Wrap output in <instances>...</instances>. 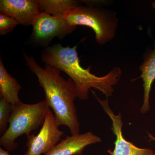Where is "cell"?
<instances>
[{"label":"cell","instance_id":"ba28073f","mask_svg":"<svg viewBox=\"0 0 155 155\" xmlns=\"http://www.w3.org/2000/svg\"><path fill=\"white\" fill-rule=\"evenodd\" d=\"M0 12L24 26L32 25L40 13L38 0H1Z\"/></svg>","mask_w":155,"mask_h":155},{"label":"cell","instance_id":"3957f363","mask_svg":"<svg viewBox=\"0 0 155 155\" xmlns=\"http://www.w3.org/2000/svg\"><path fill=\"white\" fill-rule=\"evenodd\" d=\"M12 107L8 127L0 138V145L8 151L17 149L19 145L16 140L20 136H28L42 125L50 109L45 100L32 104L20 101Z\"/></svg>","mask_w":155,"mask_h":155},{"label":"cell","instance_id":"5b68a950","mask_svg":"<svg viewBox=\"0 0 155 155\" xmlns=\"http://www.w3.org/2000/svg\"><path fill=\"white\" fill-rule=\"evenodd\" d=\"M31 25L33 30L31 38L42 46L47 45L55 37L62 39L76 28L63 17H55L45 12H40Z\"/></svg>","mask_w":155,"mask_h":155},{"label":"cell","instance_id":"9a60e30c","mask_svg":"<svg viewBox=\"0 0 155 155\" xmlns=\"http://www.w3.org/2000/svg\"><path fill=\"white\" fill-rule=\"evenodd\" d=\"M0 155H10L8 151L5 150L2 147L0 148Z\"/></svg>","mask_w":155,"mask_h":155},{"label":"cell","instance_id":"30bf717a","mask_svg":"<svg viewBox=\"0 0 155 155\" xmlns=\"http://www.w3.org/2000/svg\"><path fill=\"white\" fill-rule=\"evenodd\" d=\"M141 72L140 77L143 81V100L140 109L141 114L150 110V95L152 85L155 79V44L153 49L147 54L144 61L140 67Z\"/></svg>","mask_w":155,"mask_h":155},{"label":"cell","instance_id":"8992f818","mask_svg":"<svg viewBox=\"0 0 155 155\" xmlns=\"http://www.w3.org/2000/svg\"><path fill=\"white\" fill-rule=\"evenodd\" d=\"M56 125L54 115L51 109L37 135L27 136V150L24 155H44L48 153L61 139L64 132Z\"/></svg>","mask_w":155,"mask_h":155},{"label":"cell","instance_id":"52a82bcc","mask_svg":"<svg viewBox=\"0 0 155 155\" xmlns=\"http://www.w3.org/2000/svg\"><path fill=\"white\" fill-rule=\"evenodd\" d=\"M92 91L112 121V130L116 139L114 150H109L108 153L111 155H155V153L150 149L138 147L125 139L122 131L123 123L122 114L119 113L118 115H115L110 108L108 98L106 100H101L94 91Z\"/></svg>","mask_w":155,"mask_h":155},{"label":"cell","instance_id":"7c38bea8","mask_svg":"<svg viewBox=\"0 0 155 155\" xmlns=\"http://www.w3.org/2000/svg\"><path fill=\"white\" fill-rule=\"evenodd\" d=\"M40 12H45L55 17H62L68 11L80 5L73 0H38Z\"/></svg>","mask_w":155,"mask_h":155},{"label":"cell","instance_id":"8fae6325","mask_svg":"<svg viewBox=\"0 0 155 155\" xmlns=\"http://www.w3.org/2000/svg\"><path fill=\"white\" fill-rule=\"evenodd\" d=\"M21 86L16 78L8 72L0 58V97L12 105L20 101L19 98Z\"/></svg>","mask_w":155,"mask_h":155},{"label":"cell","instance_id":"7a4b0ae2","mask_svg":"<svg viewBox=\"0 0 155 155\" xmlns=\"http://www.w3.org/2000/svg\"><path fill=\"white\" fill-rule=\"evenodd\" d=\"M77 46L64 47L58 44L45 48L41 54V59L45 64L58 68L69 75L76 85L78 97L87 99L91 88L98 90L107 98L113 95V86L118 83L122 75L121 69L115 67L108 73L98 77L90 72L91 67L84 69L81 66Z\"/></svg>","mask_w":155,"mask_h":155},{"label":"cell","instance_id":"5bb4252c","mask_svg":"<svg viewBox=\"0 0 155 155\" xmlns=\"http://www.w3.org/2000/svg\"><path fill=\"white\" fill-rule=\"evenodd\" d=\"M19 24L12 17L0 12V35H5L9 33Z\"/></svg>","mask_w":155,"mask_h":155},{"label":"cell","instance_id":"2e32d148","mask_svg":"<svg viewBox=\"0 0 155 155\" xmlns=\"http://www.w3.org/2000/svg\"><path fill=\"white\" fill-rule=\"evenodd\" d=\"M148 134L150 140H154L155 141V137H154L152 135L150 134L149 133Z\"/></svg>","mask_w":155,"mask_h":155},{"label":"cell","instance_id":"9c48e42d","mask_svg":"<svg viewBox=\"0 0 155 155\" xmlns=\"http://www.w3.org/2000/svg\"><path fill=\"white\" fill-rule=\"evenodd\" d=\"M102 141V139L91 131L78 135L68 136L44 155H73L82 152L89 145Z\"/></svg>","mask_w":155,"mask_h":155},{"label":"cell","instance_id":"4fadbf2b","mask_svg":"<svg viewBox=\"0 0 155 155\" xmlns=\"http://www.w3.org/2000/svg\"><path fill=\"white\" fill-rule=\"evenodd\" d=\"M12 104L2 97H0V135H3L8 129Z\"/></svg>","mask_w":155,"mask_h":155},{"label":"cell","instance_id":"ac0fdd59","mask_svg":"<svg viewBox=\"0 0 155 155\" xmlns=\"http://www.w3.org/2000/svg\"><path fill=\"white\" fill-rule=\"evenodd\" d=\"M152 7L154 9H155V2H153L152 3Z\"/></svg>","mask_w":155,"mask_h":155},{"label":"cell","instance_id":"277c9868","mask_svg":"<svg viewBox=\"0 0 155 155\" xmlns=\"http://www.w3.org/2000/svg\"><path fill=\"white\" fill-rule=\"evenodd\" d=\"M116 14L113 11L94 8L91 5H79L67 12L64 18L70 25L76 27H90L95 34L98 44L104 45L115 36L118 27Z\"/></svg>","mask_w":155,"mask_h":155},{"label":"cell","instance_id":"6da1fadb","mask_svg":"<svg viewBox=\"0 0 155 155\" xmlns=\"http://www.w3.org/2000/svg\"><path fill=\"white\" fill-rule=\"evenodd\" d=\"M25 63L36 75L39 85L44 91L45 100L54 115L58 127H69L73 135L80 134V124L74 101L78 97L76 85L70 78L66 80L57 67L45 64L42 68L35 58L23 52Z\"/></svg>","mask_w":155,"mask_h":155},{"label":"cell","instance_id":"d6986e66","mask_svg":"<svg viewBox=\"0 0 155 155\" xmlns=\"http://www.w3.org/2000/svg\"></svg>","mask_w":155,"mask_h":155},{"label":"cell","instance_id":"e0dca14e","mask_svg":"<svg viewBox=\"0 0 155 155\" xmlns=\"http://www.w3.org/2000/svg\"><path fill=\"white\" fill-rule=\"evenodd\" d=\"M73 155H83V153H82V152L77 153Z\"/></svg>","mask_w":155,"mask_h":155}]
</instances>
